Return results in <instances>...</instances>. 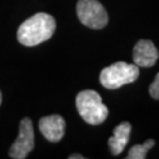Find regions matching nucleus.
I'll return each mask as SVG.
<instances>
[{
  "label": "nucleus",
  "mask_w": 159,
  "mask_h": 159,
  "mask_svg": "<svg viewBox=\"0 0 159 159\" xmlns=\"http://www.w3.org/2000/svg\"><path fill=\"white\" fill-rule=\"evenodd\" d=\"M56 19L44 12L35 13L18 29V40L25 46H35L51 38L56 31Z\"/></svg>",
  "instance_id": "1"
},
{
  "label": "nucleus",
  "mask_w": 159,
  "mask_h": 159,
  "mask_svg": "<svg viewBox=\"0 0 159 159\" xmlns=\"http://www.w3.org/2000/svg\"><path fill=\"white\" fill-rule=\"evenodd\" d=\"M75 105L80 117L90 125L102 124L108 116L107 106L102 102L100 94L93 90L79 92L75 98Z\"/></svg>",
  "instance_id": "2"
},
{
  "label": "nucleus",
  "mask_w": 159,
  "mask_h": 159,
  "mask_svg": "<svg viewBox=\"0 0 159 159\" xmlns=\"http://www.w3.org/2000/svg\"><path fill=\"white\" fill-rule=\"evenodd\" d=\"M138 77H139V67L136 64L118 61L102 68L99 80L105 89L116 90L126 84L134 83L138 79Z\"/></svg>",
  "instance_id": "3"
},
{
  "label": "nucleus",
  "mask_w": 159,
  "mask_h": 159,
  "mask_svg": "<svg viewBox=\"0 0 159 159\" xmlns=\"http://www.w3.org/2000/svg\"><path fill=\"white\" fill-rule=\"evenodd\" d=\"M77 16L83 25L93 30L104 29L108 23L107 12L98 0H79Z\"/></svg>",
  "instance_id": "4"
},
{
  "label": "nucleus",
  "mask_w": 159,
  "mask_h": 159,
  "mask_svg": "<svg viewBox=\"0 0 159 159\" xmlns=\"http://www.w3.org/2000/svg\"><path fill=\"white\" fill-rule=\"evenodd\" d=\"M34 148V131L32 120L24 118L19 125V133L16 142L10 148V157L13 159H24Z\"/></svg>",
  "instance_id": "5"
},
{
  "label": "nucleus",
  "mask_w": 159,
  "mask_h": 159,
  "mask_svg": "<svg viewBox=\"0 0 159 159\" xmlns=\"http://www.w3.org/2000/svg\"><path fill=\"white\" fill-rule=\"evenodd\" d=\"M132 58L138 67H152L158 60L159 51L151 40L140 39L133 47Z\"/></svg>",
  "instance_id": "6"
},
{
  "label": "nucleus",
  "mask_w": 159,
  "mask_h": 159,
  "mask_svg": "<svg viewBox=\"0 0 159 159\" xmlns=\"http://www.w3.org/2000/svg\"><path fill=\"white\" fill-rule=\"evenodd\" d=\"M66 123L60 114H51L41 118L39 121V129L43 136L48 142L58 143L63 139L65 134Z\"/></svg>",
  "instance_id": "7"
},
{
  "label": "nucleus",
  "mask_w": 159,
  "mask_h": 159,
  "mask_svg": "<svg viewBox=\"0 0 159 159\" xmlns=\"http://www.w3.org/2000/svg\"><path fill=\"white\" fill-rule=\"evenodd\" d=\"M131 130L132 126L129 121H123L114 127L113 136L108 138V148L113 156H118L124 151L130 140Z\"/></svg>",
  "instance_id": "8"
},
{
  "label": "nucleus",
  "mask_w": 159,
  "mask_h": 159,
  "mask_svg": "<svg viewBox=\"0 0 159 159\" xmlns=\"http://www.w3.org/2000/svg\"><path fill=\"white\" fill-rule=\"evenodd\" d=\"M154 144H156L154 139H148L144 144L133 145L126 156V159H145L148 151L153 148Z\"/></svg>",
  "instance_id": "9"
},
{
  "label": "nucleus",
  "mask_w": 159,
  "mask_h": 159,
  "mask_svg": "<svg viewBox=\"0 0 159 159\" xmlns=\"http://www.w3.org/2000/svg\"><path fill=\"white\" fill-rule=\"evenodd\" d=\"M148 91H150V96L152 97L153 99L159 100V72L157 73V75H156L153 83L150 85Z\"/></svg>",
  "instance_id": "10"
},
{
  "label": "nucleus",
  "mask_w": 159,
  "mask_h": 159,
  "mask_svg": "<svg viewBox=\"0 0 159 159\" xmlns=\"http://www.w3.org/2000/svg\"><path fill=\"white\" fill-rule=\"evenodd\" d=\"M68 159H84V156H81V154H71V156H68Z\"/></svg>",
  "instance_id": "11"
},
{
  "label": "nucleus",
  "mask_w": 159,
  "mask_h": 159,
  "mask_svg": "<svg viewBox=\"0 0 159 159\" xmlns=\"http://www.w3.org/2000/svg\"><path fill=\"white\" fill-rule=\"evenodd\" d=\"M1 102H2V97H1V92H0V105H1Z\"/></svg>",
  "instance_id": "12"
}]
</instances>
